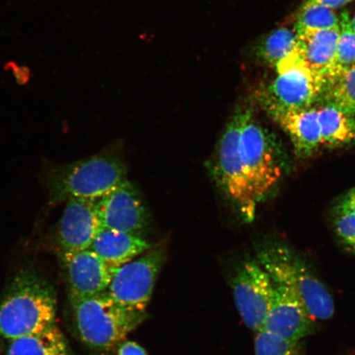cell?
<instances>
[{
    "instance_id": "1",
    "label": "cell",
    "mask_w": 355,
    "mask_h": 355,
    "mask_svg": "<svg viewBox=\"0 0 355 355\" xmlns=\"http://www.w3.org/2000/svg\"><path fill=\"white\" fill-rule=\"evenodd\" d=\"M56 293L38 270L17 272L0 300V337L10 340L35 334L55 325Z\"/></svg>"
},
{
    "instance_id": "2",
    "label": "cell",
    "mask_w": 355,
    "mask_h": 355,
    "mask_svg": "<svg viewBox=\"0 0 355 355\" xmlns=\"http://www.w3.org/2000/svg\"><path fill=\"white\" fill-rule=\"evenodd\" d=\"M125 166L108 155H96L49 171L46 187L51 205L81 198L97 202L126 180Z\"/></svg>"
},
{
    "instance_id": "3",
    "label": "cell",
    "mask_w": 355,
    "mask_h": 355,
    "mask_svg": "<svg viewBox=\"0 0 355 355\" xmlns=\"http://www.w3.org/2000/svg\"><path fill=\"white\" fill-rule=\"evenodd\" d=\"M69 300L73 325L80 340L96 350L114 347L148 317L146 312L123 307L107 291Z\"/></svg>"
},
{
    "instance_id": "4",
    "label": "cell",
    "mask_w": 355,
    "mask_h": 355,
    "mask_svg": "<svg viewBox=\"0 0 355 355\" xmlns=\"http://www.w3.org/2000/svg\"><path fill=\"white\" fill-rule=\"evenodd\" d=\"M259 263L274 283L294 291L310 316L327 320L334 314V301L327 288L295 252L283 243H270L259 252Z\"/></svg>"
},
{
    "instance_id": "5",
    "label": "cell",
    "mask_w": 355,
    "mask_h": 355,
    "mask_svg": "<svg viewBox=\"0 0 355 355\" xmlns=\"http://www.w3.org/2000/svg\"><path fill=\"white\" fill-rule=\"evenodd\" d=\"M243 110L238 111L222 133L209 165L213 180L232 202L244 220L251 222L256 216L254 189L244 170L239 150Z\"/></svg>"
},
{
    "instance_id": "6",
    "label": "cell",
    "mask_w": 355,
    "mask_h": 355,
    "mask_svg": "<svg viewBox=\"0 0 355 355\" xmlns=\"http://www.w3.org/2000/svg\"><path fill=\"white\" fill-rule=\"evenodd\" d=\"M239 150L244 170L259 202L281 179L282 167L268 132L250 110H243Z\"/></svg>"
},
{
    "instance_id": "7",
    "label": "cell",
    "mask_w": 355,
    "mask_h": 355,
    "mask_svg": "<svg viewBox=\"0 0 355 355\" xmlns=\"http://www.w3.org/2000/svg\"><path fill=\"white\" fill-rule=\"evenodd\" d=\"M165 259V250L155 247L115 268L109 295L123 307L145 312Z\"/></svg>"
},
{
    "instance_id": "8",
    "label": "cell",
    "mask_w": 355,
    "mask_h": 355,
    "mask_svg": "<svg viewBox=\"0 0 355 355\" xmlns=\"http://www.w3.org/2000/svg\"><path fill=\"white\" fill-rule=\"evenodd\" d=\"M327 83L322 74L302 66L279 71L277 76L261 92L260 101L266 111L313 107L320 101Z\"/></svg>"
},
{
    "instance_id": "9",
    "label": "cell",
    "mask_w": 355,
    "mask_h": 355,
    "mask_svg": "<svg viewBox=\"0 0 355 355\" xmlns=\"http://www.w3.org/2000/svg\"><path fill=\"white\" fill-rule=\"evenodd\" d=\"M232 286L243 323L255 332L263 330L273 295V282L268 272L259 263L245 261L235 272Z\"/></svg>"
},
{
    "instance_id": "10",
    "label": "cell",
    "mask_w": 355,
    "mask_h": 355,
    "mask_svg": "<svg viewBox=\"0 0 355 355\" xmlns=\"http://www.w3.org/2000/svg\"><path fill=\"white\" fill-rule=\"evenodd\" d=\"M102 227L141 235L150 216L139 190L127 179L96 202Z\"/></svg>"
},
{
    "instance_id": "11",
    "label": "cell",
    "mask_w": 355,
    "mask_h": 355,
    "mask_svg": "<svg viewBox=\"0 0 355 355\" xmlns=\"http://www.w3.org/2000/svg\"><path fill=\"white\" fill-rule=\"evenodd\" d=\"M263 330L282 339L298 343L312 333L313 319L294 291L273 282L272 304Z\"/></svg>"
},
{
    "instance_id": "12",
    "label": "cell",
    "mask_w": 355,
    "mask_h": 355,
    "mask_svg": "<svg viewBox=\"0 0 355 355\" xmlns=\"http://www.w3.org/2000/svg\"><path fill=\"white\" fill-rule=\"evenodd\" d=\"M69 299L86 298L107 291L115 268L89 250L62 254Z\"/></svg>"
},
{
    "instance_id": "13",
    "label": "cell",
    "mask_w": 355,
    "mask_h": 355,
    "mask_svg": "<svg viewBox=\"0 0 355 355\" xmlns=\"http://www.w3.org/2000/svg\"><path fill=\"white\" fill-rule=\"evenodd\" d=\"M95 201L72 198L66 203L58 226V243L62 254L89 250L102 227Z\"/></svg>"
},
{
    "instance_id": "14",
    "label": "cell",
    "mask_w": 355,
    "mask_h": 355,
    "mask_svg": "<svg viewBox=\"0 0 355 355\" xmlns=\"http://www.w3.org/2000/svg\"><path fill=\"white\" fill-rule=\"evenodd\" d=\"M338 35L339 28L297 34L294 49L277 66V72L288 67L302 66L326 78L334 59Z\"/></svg>"
},
{
    "instance_id": "15",
    "label": "cell",
    "mask_w": 355,
    "mask_h": 355,
    "mask_svg": "<svg viewBox=\"0 0 355 355\" xmlns=\"http://www.w3.org/2000/svg\"><path fill=\"white\" fill-rule=\"evenodd\" d=\"M290 137L297 157L307 158L323 148L318 107L268 112Z\"/></svg>"
},
{
    "instance_id": "16",
    "label": "cell",
    "mask_w": 355,
    "mask_h": 355,
    "mask_svg": "<svg viewBox=\"0 0 355 355\" xmlns=\"http://www.w3.org/2000/svg\"><path fill=\"white\" fill-rule=\"evenodd\" d=\"M152 248L141 235L101 227L90 250L114 268L130 263Z\"/></svg>"
},
{
    "instance_id": "17",
    "label": "cell",
    "mask_w": 355,
    "mask_h": 355,
    "mask_svg": "<svg viewBox=\"0 0 355 355\" xmlns=\"http://www.w3.org/2000/svg\"><path fill=\"white\" fill-rule=\"evenodd\" d=\"M7 341L6 355H70L68 343L56 324L42 332Z\"/></svg>"
},
{
    "instance_id": "18",
    "label": "cell",
    "mask_w": 355,
    "mask_h": 355,
    "mask_svg": "<svg viewBox=\"0 0 355 355\" xmlns=\"http://www.w3.org/2000/svg\"><path fill=\"white\" fill-rule=\"evenodd\" d=\"M323 148H339L355 143V115L331 105L318 107Z\"/></svg>"
},
{
    "instance_id": "19",
    "label": "cell",
    "mask_w": 355,
    "mask_h": 355,
    "mask_svg": "<svg viewBox=\"0 0 355 355\" xmlns=\"http://www.w3.org/2000/svg\"><path fill=\"white\" fill-rule=\"evenodd\" d=\"M355 66V29L348 12L340 15L339 35L334 59L326 73L327 82L339 77Z\"/></svg>"
},
{
    "instance_id": "20",
    "label": "cell",
    "mask_w": 355,
    "mask_h": 355,
    "mask_svg": "<svg viewBox=\"0 0 355 355\" xmlns=\"http://www.w3.org/2000/svg\"><path fill=\"white\" fill-rule=\"evenodd\" d=\"M320 101L322 105L355 115V66L327 82Z\"/></svg>"
},
{
    "instance_id": "21",
    "label": "cell",
    "mask_w": 355,
    "mask_h": 355,
    "mask_svg": "<svg viewBox=\"0 0 355 355\" xmlns=\"http://www.w3.org/2000/svg\"><path fill=\"white\" fill-rule=\"evenodd\" d=\"M340 16L336 10L318 3L306 1L297 17V34L339 28Z\"/></svg>"
},
{
    "instance_id": "22",
    "label": "cell",
    "mask_w": 355,
    "mask_h": 355,
    "mask_svg": "<svg viewBox=\"0 0 355 355\" xmlns=\"http://www.w3.org/2000/svg\"><path fill=\"white\" fill-rule=\"evenodd\" d=\"M296 40L297 33L295 29L279 28L266 38L260 47V55L266 63L277 68L291 54Z\"/></svg>"
},
{
    "instance_id": "23",
    "label": "cell",
    "mask_w": 355,
    "mask_h": 355,
    "mask_svg": "<svg viewBox=\"0 0 355 355\" xmlns=\"http://www.w3.org/2000/svg\"><path fill=\"white\" fill-rule=\"evenodd\" d=\"M255 355H298L297 343L261 330L257 332Z\"/></svg>"
},
{
    "instance_id": "24",
    "label": "cell",
    "mask_w": 355,
    "mask_h": 355,
    "mask_svg": "<svg viewBox=\"0 0 355 355\" xmlns=\"http://www.w3.org/2000/svg\"><path fill=\"white\" fill-rule=\"evenodd\" d=\"M335 227L337 236L355 252V215L336 209Z\"/></svg>"
},
{
    "instance_id": "25",
    "label": "cell",
    "mask_w": 355,
    "mask_h": 355,
    "mask_svg": "<svg viewBox=\"0 0 355 355\" xmlns=\"http://www.w3.org/2000/svg\"><path fill=\"white\" fill-rule=\"evenodd\" d=\"M118 355H148V353L135 341H126L119 347Z\"/></svg>"
},
{
    "instance_id": "26",
    "label": "cell",
    "mask_w": 355,
    "mask_h": 355,
    "mask_svg": "<svg viewBox=\"0 0 355 355\" xmlns=\"http://www.w3.org/2000/svg\"><path fill=\"white\" fill-rule=\"evenodd\" d=\"M336 209L348 211L355 215V188L349 191V192L341 198L338 205L336 207Z\"/></svg>"
},
{
    "instance_id": "27",
    "label": "cell",
    "mask_w": 355,
    "mask_h": 355,
    "mask_svg": "<svg viewBox=\"0 0 355 355\" xmlns=\"http://www.w3.org/2000/svg\"><path fill=\"white\" fill-rule=\"evenodd\" d=\"M307 1L321 3L323 6L333 8V10H337V8L352 3L354 0H307Z\"/></svg>"
},
{
    "instance_id": "28",
    "label": "cell",
    "mask_w": 355,
    "mask_h": 355,
    "mask_svg": "<svg viewBox=\"0 0 355 355\" xmlns=\"http://www.w3.org/2000/svg\"><path fill=\"white\" fill-rule=\"evenodd\" d=\"M352 24H353V26H354V28L355 29V17H353V19H352Z\"/></svg>"
}]
</instances>
